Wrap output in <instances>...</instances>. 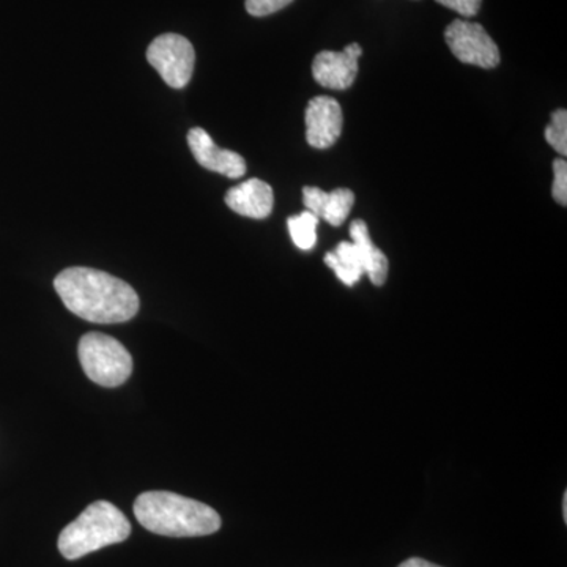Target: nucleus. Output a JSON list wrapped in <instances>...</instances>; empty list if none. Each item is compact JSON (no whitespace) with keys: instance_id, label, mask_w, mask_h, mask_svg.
<instances>
[{"instance_id":"obj_1","label":"nucleus","mask_w":567,"mask_h":567,"mask_svg":"<svg viewBox=\"0 0 567 567\" xmlns=\"http://www.w3.org/2000/svg\"><path fill=\"white\" fill-rule=\"evenodd\" d=\"M54 287L65 308L87 322H128L140 311V297L130 284L95 268H66Z\"/></svg>"},{"instance_id":"obj_2","label":"nucleus","mask_w":567,"mask_h":567,"mask_svg":"<svg viewBox=\"0 0 567 567\" xmlns=\"http://www.w3.org/2000/svg\"><path fill=\"white\" fill-rule=\"evenodd\" d=\"M133 511L142 527L159 536L199 537L221 528V517L213 507L173 492H145Z\"/></svg>"},{"instance_id":"obj_3","label":"nucleus","mask_w":567,"mask_h":567,"mask_svg":"<svg viewBox=\"0 0 567 567\" xmlns=\"http://www.w3.org/2000/svg\"><path fill=\"white\" fill-rule=\"evenodd\" d=\"M132 535V525L118 507L110 502H95L85 507L76 520L62 529L59 550L66 559H80Z\"/></svg>"},{"instance_id":"obj_4","label":"nucleus","mask_w":567,"mask_h":567,"mask_svg":"<svg viewBox=\"0 0 567 567\" xmlns=\"http://www.w3.org/2000/svg\"><path fill=\"white\" fill-rule=\"evenodd\" d=\"M78 354L85 375L96 385L117 388L130 379L133 358L117 339L103 333L82 336Z\"/></svg>"},{"instance_id":"obj_5","label":"nucleus","mask_w":567,"mask_h":567,"mask_svg":"<svg viewBox=\"0 0 567 567\" xmlns=\"http://www.w3.org/2000/svg\"><path fill=\"white\" fill-rule=\"evenodd\" d=\"M147 61L169 87L183 89L192 81L196 52L185 37L163 33L148 47Z\"/></svg>"},{"instance_id":"obj_6","label":"nucleus","mask_w":567,"mask_h":567,"mask_svg":"<svg viewBox=\"0 0 567 567\" xmlns=\"http://www.w3.org/2000/svg\"><path fill=\"white\" fill-rule=\"evenodd\" d=\"M445 40L451 52L466 65L495 69L499 65V50L486 29L477 22L456 20L447 25Z\"/></svg>"},{"instance_id":"obj_7","label":"nucleus","mask_w":567,"mask_h":567,"mask_svg":"<svg viewBox=\"0 0 567 567\" xmlns=\"http://www.w3.org/2000/svg\"><path fill=\"white\" fill-rule=\"evenodd\" d=\"M342 125L341 104L331 96H316L306 107V141L311 147L330 148L341 137Z\"/></svg>"},{"instance_id":"obj_8","label":"nucleus","mask_w":567,"mask_h":567,"mask_svg":"<svg viewBox=\"0 0 567 567\" xmlns=\"http://www.w3.org/2000/svg\"><path fill=\"white\" fill-rule=\"evenodd\" d=\"M363 48L358 43L349 44L344 51H322L312 63V76L322 87L346 91L352 87L358 74V59Z\"/></svg>"},{"instance_id":"obj_9","label":"nucleus","mask_w":567,"mask_h":567,"mask_svg":"<svg viewBox=\"0 0 567 567\" xmlns=\"http://www.w3.org/2000/svg\"><path fill=\"white\" fill-rule=\"evenodd\" d=\"M188 145L196 162L205 169L229 178H240L246 174L244 156L218 147L205 130L193 128L188 133Z\"/></svg>"},{"instance_id":"obj_10","label":"nucleus","mask_w":567,"mask_h":567,"mask_svg":"<svg viewBox=\"0 0 567 567\" xmlns=\"http://www.w3.org/2000/svg\"><path fill=\"white\" fill-rule=\"evenodd\" d=\"M230 210L252 219H265L274 212L275 194L268 183L251 178L234 186L226 194Z\"/></svg>"},{"instance_id":"obj_11","label":"nucleus","mask_w":567,"mask_h":567,"mask_svg":"<svg viewBox=\"0 0 567 567\" xmlns=\"http://www.w3.org/2000/svg\"><path fill=\"white\" fill-rule=\"evenodd\" d=\"M303 203L308 212H311L317 218H322L331 226L339 227L346 223L352 212L354 194L347 188L324 193L316 186H306Z\"/></svg>"},{"instance_id":"obj_12","label":"nucleus","mask_w":567,"mask_h":567,"mask_svg":"<svg viewBox=\"0 0 567 567\" xmlns=\"http://www.w3.org/2000/svg\"><path fill=\"white\" fill-rule=\"evenodd\" d=\"M350 237H352L353 244L357 245L358 251H360L364 274H368L369 279H371L374 286H383L388 279L390 264H388L385 252L380 251L374 241H372L368 224L363 219H354L350 224Z\"/></svg>"},{"instance_id":"obj_13","label":"nucleus","mask_w":567,"mask_h":567,"mask_svg":"<svg viewBox=\"0 0 567 567\" xmlns=\"http://www.w3.org/2000/svg\"><path fill=\"white\" fill-rule=\"evenodd\" d=\"M324 264L349 287L354 286L364 275L363 260L353 241H342L336 246L334 251L324 256Z\"/></svg>"},{"instance_id":"obj_14","label":"nucleus","mask_w":567,"mask_h":567,"mask_svg":"<svg viewBox=\"0 0 567 567\" xmlns=\"http://www.w3.org/2000/svg\"><path fill=\"white\" fill-rule=\"evenodd\" d=\"M317 226H319V218L308 210L297 216H290L287 219L290 237H292L295 246L300 248L301 251H311L315 248L317 244Z\"/></svg>"},{"instance_id":"obj_15","label":"nucleus","mask_w":567,"mask_h":567,"mask_svg":"<svg viewBox=\"0 0 567 567\" xmlns=\"http://www.w3.org/2000/svg\"><path fill=\"white\" fill-rule=\"evenodd\" d=\"M546 141L561 156L567 155V112L558 110L551 115L550 125L546 128Z\"/></svg>"},{"instance_id":"obj_16","label":"nucleus","mask_w":567,"mask_h":567,"mask_svg":"<svg viewBox=\"0 0 567 567\" xmlns=\"http://www.w3.org/2000/svg\"><path fill=\"white\" fill-rule=\"evenodd\" d=\"M554 185H551V196L559 205H567V163L565 158H558L554 162Z\"/></svg>"},{"instance_id":"obj_17","label":"nucleus","mask_w":567,"mask_h":567,"mask_svg":"<svg viewBox=\"0 0 567 567\" xmlns=\"http://www.w3.org/2000/svg\"><path fill=\"white\" fill-rule=\"evenodd\" d=\"M293 0H246V11L252 17L262 18L286 9Z\"/></svg>"},{"instance_id":"obj_18","label":"nucleus","mask_w":567,"mask_h":567,"mask_svg":"<svg viewBox=\"0 0 567 567\" xmlns=\"http://www.w3.org/2000/svg\"><path fill=\"white\" fill-rule=\"evenodd\" d=\"M435 2L446 7V9L456 11L461 17L473 18L480 11L483 0H435Z\"/></svg>"},{"instance_id":"obj_19","label":"nucleus","mask_w":567,"mask_h":567,"mask_svg":"<svg viewBox=\"0 0 567 567\" xmlns=\"http://www.w3.org/2000/svg\"><path fill=\"white\" fill-rule=\"evenodd\" d=\"M398 567H442L439 565H434V563L425 561L423 558H410L406 561L402 563Z\"/></svg>"},{"instance_id":"obj_20","label":"nucleus","mask_w":567,"mask_h":567,"mask_svg":"<svg viewBox=\"0 0 567 567\" xmlns=\"http://www.w3.org/2000/svg\"><path fill=\"white\" fill-rule=\"evenodd\" d=\"M563 516H565V522H567V494L563 496Z\"/></svg>"}]
</instances>
